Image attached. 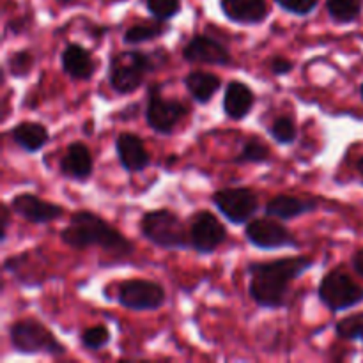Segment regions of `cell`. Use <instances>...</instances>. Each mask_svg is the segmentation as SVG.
Returning <instances> with one entry per match:
<instances>
[{
	"label": "cell",
	"mask_w": 363,
	"mask_h": 363,
	"mask_svg": "<svg viewBox=\"0 0 363 363\" xmlns=\"http://www.w3.org/2000/svg\"><path fill=\"white\" fill-rule=\"evenodd\" d=\"M80 342L85 350L98 351L103 350L105 346H108L110 342V332L105 325L92 326V328H87L80 337Z\"/></svg>",
	"instance_id": "83f0119b"
},
{
	"label": "cell",
	"mask_w": 363,
	"mask_h": 363,
	"mask_svg": "<svg viewBox=\"0 0 363 363\" xmlns=\"http://www.w3.org/2000/svg\"><path fill=\"white\" fill-rule=\"evenodd\" d=\"M9 206L2 204V208H0V213H2V233H0V236H2V241H6V236H7V227H9Z\"/></svg>",
	"instance_id": "1f68e13d"
},
{
	"label": "cell",
	"mask_w": 363,
	"mask_h": 363,
	"mask_svg": "<svg viewBox=\"0 0 363 363\" xmlns=\"http://www.w3.org/2000/svg\"><path fill=\"white\" fill-rule=\"evenodd\" d=\"M227 241V229L213 213L201 211L191 218L190 245L199 254H211Z\"/></svg>",
	"instance_id": "8fae6325"
},
{
	"label": "cell",
	"mask_w": 363,
	"mask_h": 363,
	"mask_svg": "<svg viewBox=\"0 0 363 363\" xmlns=\"http://www.w3.org/2000/svg\"><path fill=\"white\" fill-rule=\"evenodd\" d=\"M183 57L191 64H211V66H227L233 60L223 43L206 34L194 35L183 48Z\"/></svg>",
	"instance_id": "7c38bea8"
},
{
	"label": "cell",
	"mask_w": 363,
	"mask_h": 363,
	"mask_svg": "<svg viewBox=\"0 0 363 363\" xmlns=\"http://www.w3.org/2000/svg\"><path fill=\"white\" fill-rule=\"evenodd\" d=\"M326 9L330 18L340 25L351 23L360 16V0H326Z\"/></svg>",
	"instance_id": "603a6c76"
},
{
	"label": "cell",
	"mask_w": 363,
	"mask_h": 363,
	"mask_svg": "<svg viewBox=\"0 0 363 363\" xmlns=\"http://www.w3.org/2000/svg\"><path fill=\"white\" fill-rule=\"evenodd\" d=\"M142 236L165 250H181L188 247L186 227L170 209L149 211L140 220Z\"/></svg>",
	"instance_id": "277c9868"
},
{
	"label": "cell",
	"mask_w": 363,
	"mask_h": 363,
	"mask_svg": "<svg viewBox=\"0 0 363 363\" xmlns=\"http://www.w3.org/2000/svg\"><path fill=\"white\" fill-rule=\"evenodd\" d=\"M268 133L273 140L279 142V144H282V145L293 144L298 137L296 124L293 123V119H291V117H286V116L277 117V119L273 121L272 126L268 128Z\"/></svg>",
	"instance_id": "d4e9b609"
},
{
	"label": "cell",
	"mask_w": 363,
	"mask_h": 363,
	"mask_svg": "<svg viewBox=\"0 0 363 363\" xmlns=\"http://www.w3.org/2000/svg\"><path fill=\"white\" fill-rule=\"evenodd\" d=\"M165 298V289L160 284L144 279L126 280L117 291V301L130 311H158Z\"/></svg>",
	"instance_id": "9c48e42d"
},
{
	"label": "cell",
	"mask_w": 363,
	"mask_h": 363,
	"mask_svg": "<svg viewBox=\"0 0 363 363\" xmlns=\"http://www.w3.org/2000/svg\"><path fill=\"white\" fill-rule=\"evenodd\" d=\"M160 52L145 53L140 50H130V52H119L113 55L108 67L110 87L117 94H131L137 91L144 84L145 74L152 73L160 66Z\"/></svg>",
	"instance_id": "3957f363"
},
{
	"label": "cell",
	"mask_w": 363,
	"mask_h": 363,
	"mask_svg": "<svg viewBox=\"0 0 363 363\" xmlns=\"http://www.w3.org/2000/svg\"><path fill=\"white\" fill-rule=\"evenodd\" d=\"M186 113L188 106L179 99H165L158 85L151 89L147 108H145V121L152 131L160 135H170Z\"/></svg>",
	"instance_id": "52a82bcc"
},
{
	"label": "cell",
	"mask_w": 363,
	"mask_h": 363,
	"mask_svg": "<svg viewBox=\"0 0 363 363\" xmlns=\"http://www.w3.org/2000/svg\"><path fill=\"white\" fill-rule=\"evenodd\" d=\"M9 135L14 144L20 145L27 152H38L39 149H43L48 144L50 138L46 126L39 123H32V121H21L20 124H16L9 131Z\"/></svg>",
	"instance_id": "ffe728a7"
},
{
	"label": "cell",
	"mask_w": 363,
	"mask_h": 363,
	"mask_svg": "<svg viewBox=\"0 0 363 363\" xmlns=\"http://www.w3.org/2000/svg\"><path fill=\"white\" fill-rule=\"evenodd\" d=\"M254 101V91L243 82L233 80L229 82L223 94V112L233 121H241L250 113Z\"/></svg>",
	"instance_id": "ac0fdd59"
},
{
	"label": "cell",
	"mask_w": 363,
	"mask_h": 363,
	"mask_svg": "<svg viewBox=\"0 0 363 363\" xmlns=\"http://www.w3.org/2000/svg\"><path fill=\"white\" fill-rule=\"evenodd\" d=\"M360 92H362V98H363V84H362V89H360Z\"/></svg>",
	"instance_id": "e575fe53"
},
{
	"label": "cell",
	"mask_w": 363,
	"mask_h": 363,
	"mask_svg": "<svg viewBox=\"0 0 363 363\" xmlns=\"http://www.w3.org/2000/svg\"><path fill=\"white\" fill-rule=\"evenodd\" d=\"M9 340L14 351L21 354H50L62 357L66 347L38 319H21L9 328Z\"/></svg>",
	"instance_id": "5b68a950"
},
{
	"label": "cell",
	"mask_w": 363,
	"mask_h": 363,
	"mask_svg": "<svg viewBox=\"0 0 363 363\" xmlns=\"http://www.w3.org/2000/svg\"><path fill=\"white\" fill-rule=\"evenodd\" d=\"M362 340H363V339H362Z\"/></svg>",
	"instance_id": "8d00e7d4"
},
{
	"label": "cell",
	"mask_w": 363,
	"mask_h": 363,
	"mask_svg": "<svg viewBox=\"0 0 363 363\" xmlns=\"http://www.w3.org/2000/svg\"><path fill=\"white\" fill-rule=\"evenodd\" d=\"M34 53L30 50H18L7 59V69L14 78H25L34 67Z\"/></svg>",
	"instance_id": "484cf974"
},
{
	"label": "cell",
	"mask_w": 363,
	"mask_h": 363,
	"mask_svg": "<svg viewBox=\"0 0 363 363\" xmlns=\"http://www.w3.org/2000/svg\"><path fill=\"white\" fill-rule=\"evenodd\" d=\"M294 64L291 62L289 59H286V57H273V59L269 60V69H272V73L277 74V77H282V74L291 73Z\"/></svg>",
	"instance_id": "4dcf8cb0"
},
{
	"label": "cell",
	"mask_w": 363,
	"mask_h": 363,
	"mask_svg": "<svg viewBox=\"0 0 363 363\" xmlns=\"http://www.w3.org/2000/svg\"><path fill=\"white\" fill-rule=\"evenodd\" d=\"M269 156H272V152H269L268 145L259 137H250L245 142L240 155L234 158V163H238V165H245V163H264L268 162Z\"/></svg>",
	"instance_id": "cb8c5ba5"
},
{
	"label": "cell",
	"mask_w": 363,
	"mask_h": 363,
	"mask_svg": "<svg viewBox=\"0 0 363 363\" xmlns=\"http://www.w3.org/2000/svg\"><path fill=\"white\" fill-rule=\"evenodd\" d=\"M358 172H360L362 174V177H363V156H362V158L360 160H358Z\"/></svg>",
	"instance_id": "836d02e7"
},
{
	"label": "cell",
	"mask_w": 363,
	"mask_h": 363,
	"mask_svg": "<svg viewBox=\"0 0 363 363\" xmlns=\"http://www.w3.org/2000/svg\"><path fill=\"white\" fill-rule=\"evenodd\" d=\"M184 85L197 103H208L222 87V80L208 71H191L184 77Z\"/></svg>",
	"instance_id": "44dd1931"
},
{
	"label": "cell",
	"mask_w": 363,
	"mask_h": 363,
	"mask_svg": "<svg viewBox=\"0 0 363 363\" xmlns=\"http://www.w3.org/2000/svg\"><path fill=\"white\" fill-rule=\"evenodd\" d=\"M335 332L344 340L363 339V312L340 319L335 326Z\"/></svg>",
	"instance_id": "4316f807"
},
{
	"label": "cell",
	"mask_w": 363,
	"mask_h": 363,
	"mask_svg": "<svg viewBox=\"0 0 363 363\" xmlns=\"http://www.w3.org/2000/svg\"><path fill=\"white\" fill-rule=\"evenodd\" d=\"M245 234H247V240L254 247L262 248V250L298 247V241L294 240L293 233L284 223L275 222L273 216H269V218L250 220L247 223Z\"/></svg>",
	"instance_id": "30bf717a"
},
{
	"label": "cell",
	"mask_w": 363,
	"mask_h": 363,
	"mask_svg": "<svg viewBox=\"0 0 363 363\" xmlns=\"http://www.w3.org/2000/svg\"><path fill=\"white\" fill-rule=\"evenodd\" d=\"M11 211L28 223H50L64 215L62 206L43 201L34 194H20L11 201Z\"/></svg>",
	"instance_id": "4fadbf2b"
},
{
	"label": "cell",
	"mask_w": 363,
	"mask_h": 363,
	"mask_svg": "<svg viewBox=\"0 0 363 363\" xmlns=\"http://www.w3.org/2000/svg\"><path fill=\"white\" fill-rule=\"evenodd\" d=\"M60 240L71 248L84 250L89 247H99L113 257H128L135 247L117 229L106 223L101 216L91 211H77L71 216V223L64 227Z\"/></svg>",
	"instance_id": "7a4b0ae2"
},
{
	"label": "cell",
	"mask_w": 363,
	"mask_h": 363,
	"mask_svg": "<svg viewBox=\"0 0 363 363\" xmlns=\"http://www.w3.org/2000/svg\"><path fill=\"white\" fill-rule=\"evenodd\" d=\"M167 32V25L162 20L144 21V23L133 25L124 32V43L126 45H140V43L152 41Z\"/></svg>",
	"instance_id": "7402d4cb"
},
{
	"label": "cell",
	"mask_w": 363,
	"mask_h": 363,
	"mask_svg": "<svg viewBox=\"0 0 363 363\" xmlns=\"http://www.w3.org/2000/svg\"><path fill=\"white\" fill-rule=\"evenodd\" d=\"M215 208L234 225L248 223L259 209V199L250 188H223L213 195Z\"/></svg>",
	"instance_id": "ba28073f"
},
{
	"label": "cell",
	"mask_w": 363,
	"mask_h": 363,
	"mask_svg": "<svg viewBox=\"0 0 363 363\" xmlns=\"http://www.w3.org/2000/svg\"><path fill=\"white\" fill-rule=\"evenodd\" d=\"M318 202L314 199H301L293 197V195H277L266 204V215L279 220H293L296 216L305 215V213L314 211Z\"/></svg>",
	"instance_id": "d6986e66"
},
{
	"label": "cell",
	"mask_w": 363,
	"mask_h": 363,
	"mask_svg": "<svg viewBox=\"0 0 363 363\" xmlns=\"http://www.w3.org/2000/svg\"><path fill=\"white\" fill-rule=\"evenodd\" d=\"M284 11L291 14H298V16H307L315 9L319 0H275Z\"/></svg>",
	"instance_id": "f546056e"
},
{
	"label": "cell",
	"mask_w": 363,
	"mask_h": 363,
	"mask_svg": "<svg viewBox=\"0 0 363 363\" xmlns=\"http://www.w3.org/2000/svg\"><path fill=\"white\" fill-rule=\"evenodd\" d=\"M149 13L155 16V20L167 21L179 14L181 0H145Z\"/></svg>",
	"instance_id": "f1b7e54d"
},
{
	"label": "cell",
	"mask_w": 363,
	"mask_h": 363,
	"mask_svg": "<svg viewBox=\"0 0 363 363\" xmlns=\"http://www.w3.org/2000/svg\"><path fill=\"white\" fill-rule=\"evenodd\" d=\"M319 300L328 311L342 312L363 301V289L340 269L326 273L319 284Z\"/></svg>",
	"instance_id": "8992f818"
},
{
	"label": "cell",
	"mask_w": 363,
	"mask_h": 363,
	"mask_svg": "<svg viewBox=\"0 0 363 363\" xmlns=\"http://www.w3.org/2000/svg\"><path fill=\"white\" fill-rule=\"evenodd\" d=\"M62 69L73 80H91L96 73V60L87 48L78 43H69L60 55Z\"/></svg>",
	"instance_id": "2e32d148"
},
{
	"label": "cell",
	"mask_w": 363,
	"mask_h": 363,
	"mask_svg": "<svg viewBox=\"0 0 363 363\" xmlns=\"http://www.w3.org/2000/svg\"><path fill=\"white\" fill-rule=\"evenodd\" d=\"M59 169L62 176L69 177L74 181H87L91 177L92 169H94V162H92V155L89 147L82 142H73L67 145L66 152L60 158Z\"/></svg>",
	"instance_id": "9a60e30c"
},
{
	"label": "cell",
	"mask_w": 363,
	"mask_h": 363,
	"mask_svg": "<svg viewBox=\"0 0 363 363\" xmlns=\"http://www.w3.org/2000/svg\"><path fill=\"white\" fill-rule=\"evenodd\" d=\"M314 266L311 257H284L269 262H254L248 266L250 273V296L259 307L280 308L286 303L293 280Z\"/></svg>",
	"instance_id": "6da1fadb"
},
{
	"label": "cell",
	"mask_w": 363,
	"mask_h": 363,
	"mask_svg": "<svg viewBox=\"0 0 363 363\" xmlns=\"http://www.w3.org/2000/svg\"><path fill=\"white\" fill-rule=\"evenodd\" d=\"M223 14L240 25H257L268 18L266 0H220Z\"/></svg>",
	"instance_id": "e0dca14e"
},
{
	"label": "cell",
	"mask_w": 363,
	"mask_h": 363,
	"mask_svg": "<svg viewBox=\"0 0 363 363\" xmlns=\"http://www.w3.org/2000/svg\"><path fill=\"white\" fill-rule=\"evenodd\" d=\"M353 268L358 275L363 277V250H358L357 254L353 255Z\"/></svg>",
	"instance_id": "d6a6232c"
},
{
	"label": "cell",
	"mask_w": 363,
	"mask_h": 363,
	"mask_svg": "<svg viewBox=\"0 0 363 363\" xmlns=\"http://www.w3.org/2000/svg\"><path fill=\"white\" fill-rule=\"evenodd\" d=\"M60 2H69V0H60Z\"/></svg>",
	"instance_id": "d590c367"
},
{
	"label": "cell",
	"mask_w": 363,
	"mask_h": 363,
	"mask_svg": "<svg viewBox=\"0 0 363 363\" xmlns=\"http://www.w3.org/2000/svg\"><path fill=\"white\" fill-rule=\"evenodd\" d=\"M116 152L123 169L128 172H142L151 162L144 142L135 133H121L116 138Z\"/></svg>",
	"instance_id": "5bb4252c"
}]
</instances>
